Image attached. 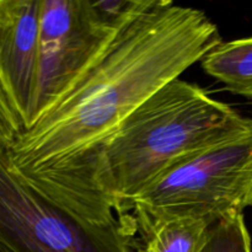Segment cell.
Masks as SVG:
<instances>
[{
    "mask_svg": "<svg viewBox=\"0 0 252 252\" xmlns=\"http://www.w3.org/2000/svg\"><path fill=\"white\" fill-rule=\"evenodd\" d=\"M194 7L147 0L73 85L6 150L11 169L41 193L89 220L110 223L94 186L98 154L118 126L220 43Z\"/></svg>",
    "mask_w": 252,
    "mask_h": 252,
    "instance_id": "1",
    "label": "cell"
},
{
    "mask_svg": "<svg viewBox=\"0 0 252 252\" xmlns=\"http://www.w3.org/2000/svg\"><path fill=\"white\" fill-rule=\"evenodd\" d=\"M251 121L199 85L174 79L133 111L103 145L93 174L101 204L122 214L165 172L239 134Z\"/></svg>",
    "mask_w": 252,
    "mask_h": 252,
    "instance_id": "2",
    "label": "cell"
},
{
    "mask_svg": "<svg viewBox=\"0 0 252 252\" xmlns=\"http://www.w3.org/2000/svg\"><path fill=\"white\" fill-rule=\"evenodd\" d=\"M252 206V121L246 129L172 167L133 199L135 226L161 218L203 219L213 225Z\"/></svg>",
    "mask_w": 252,
    "mask_h": 252,
    "instance_id": "3",
    "label": "cell"
},
{
    "mask_svg": "<svg viewBox=\"0 0 252 252\" xmlns=\"http://www.w3.org/2000/svg\"><path fill=\"white\" fill-rule=\"evenodd\" d=\"M122 220H89L52 201L11 169L0 145V252H137Z\"/></svg>",
    "mask_w": 252,
    "mask_h": 252,
    "instance_id": "4",
    "label": "cell"
},
{
    "mask_svg": "<svg viewBox=\"0 0 252 252\" xmlns=\"http://www.w3.org/2000/svg\"><path fill=\"white\" fill-rule=\"evenodd\" d=\"M123 24L106 19L95 1L42 0L38 85L32 125L105 51Z\"/></svg>",
    "mask_w": 252,
    "mask_h": 252,
    "instance_id": "5",
    "label": "cell"
},
{
    "mask_svg": "<svg viewBox=\"0 0 252 252\" xmlns=\"http://www.w3.org/2000/svg\"><path fill=\"white\" fill-rule=\"evenodd\" d=\"M42 0H0V80L21 120L33 121Z\"/></svg>",
    "mask_w": 252,
    "mask_h": 252,
    "instance_id": "6",
    "label": "cell"
},
{
    "mask_svg": "<svg viewBox=\"0 0 252 252\" xmlns=\"http://www.w3.org/2000/svg\"><path fill=\"white\" fill-rule=\"evenodd\" d=\"M209 76L234 95L252 100V37L220 42L201 61Z\"/></svg>",
    "mask_w": 252,
    "mask_h": 252,
    "instance_id": "7",
    "label": "cell"
},
{
    "mask_svg": "<svg viewBox=\"0 0 252 252\" xmlns=\"http://www.w3.org/2000/svg\"><path fill=\"white\" fill-rule=\"evenodd\" d=\"M211 224L196 218H161L135 226L143 234L137 252H201Z\"/></svg>",
    "mask_w": 252,
    "mask_h": 252,
    "instance_id": "8",
    "label": "cell"
},
{
    "mask_svg": "<svg viewBox=\"0 0 252 252\" xmlns=\"http://www.w3.org/2000/svg\"><path fill=\"white\" fill-rule=\"evenodd\" d=\"M201 252H251V238L243 212H229L209 226Z\"/></svg>",
    "mask_w": 252,
    "mask_h": 252,
    "instance_id": "9",
    "label": "cell"
},
{
    "mask_svg": "<svg viewBox=\"0 0 252 252\" xmlns=\"http://www.w3.org/2000/svg\"><path fill=\"white\" fill-rule=\"evenodd\" d=\"M24 130L21 120L17 116L6 90L0 80V145L9 149Z\"/></svg>",
    "mask_w": 252,
    "mask_h": 252,
    "instance_id": "10",
    "label": "cell"
}]
</instances>
